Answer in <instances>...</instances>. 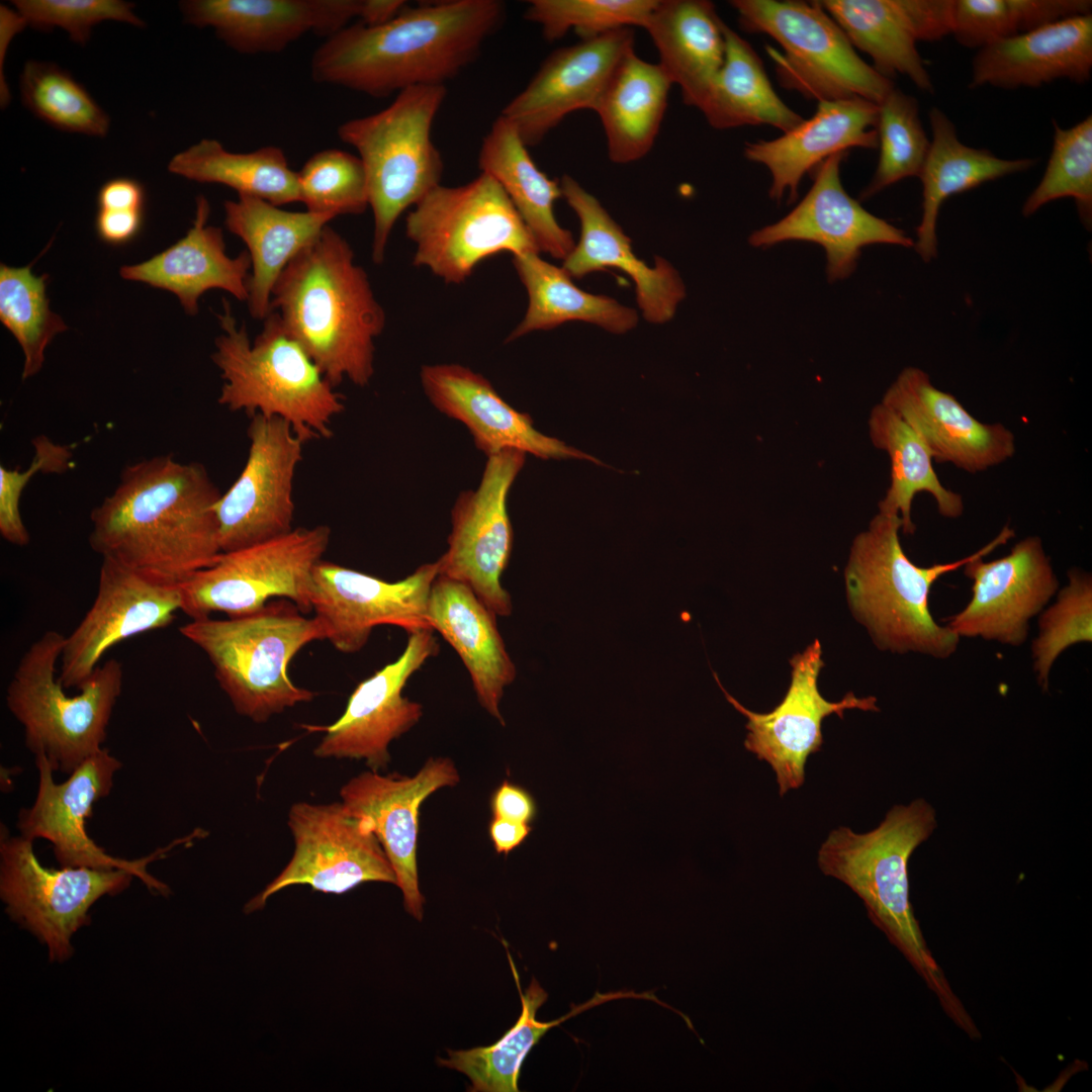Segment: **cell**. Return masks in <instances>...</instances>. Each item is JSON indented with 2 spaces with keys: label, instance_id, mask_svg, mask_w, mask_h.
I'll return each mask as SVG.
<instances>
[{
  "label": "cell",
  "instance_id": "cell-1",
  "mask_svg": "<svg viewBox=\"0 0 1092 1092\" xmlns=\"http://www.w3.org/2000/svg\"><path fill=\"white\" fill-rule=\"evenodd\" d=\"M221 493L206 468L171 455L126 465L90 515L89 544L165 583H181L222 553L214 507Z\"/></svg>",
  "mask_w": 1092,
  "mask_h": 1092
},
{
  "label": "cell",
  "instance_id": "cell-2",
  "mask_svg": "<svg viewBox=\"0 0 1092 1092\" xmlns=\"http://www.w3.org/2000/svg\"><path fill=\"white\" fill-rule=\"evenodd\" d=\"M505 16L499 0L406 4L383 24L356 21L326 38L312 54L310 76L376 98L445 85L476 59Z\"/></svg>",
  "mask_w": 1092,
  "mask_h": 1092
},
{
  "label": "cell",
  "instance_id": "cell-3",
  "mask_svg": "<svg viewBox=\"0 0 1092 1092\" xmlns=\"http://www.w3.org/2000/svg\"><path fill=\"white\" fill-rule=\"evenodd\" d=\"M271 310L334 387L369 383L385 313L351 246L329 224L284 268Z\"/></svg>",
  "mask_w": 1092,
  "mask_h": 1092
},
{
  "label": "cell",
  "instance_id": "cell-4",
  "mask_svg": "<svg viewBox=\"0 0 1092 1092\" xmlns=\"http://www.w3.org/2000/svg\"><path fill=\"white\" fill-rule=\"evenodd\" d=\"M936 826V812L926 800L896 805L867 833L848 827L832 830L819 848L818 866L862 900L873 923L903 953L947 1015L973 1036L978 1029L927 947L910 901V856Z\"/></svg>",
  "mask_w": 1092,
  "mask_h": 1092
},
{
  "label": "cell",
  "instance_id": "cell-5",
  "mask_svg": "<svg viewBox=\"0 0 1092 1092\" xmlns=\"http://www.w3.org/2000/svg\"><path fill=\"white\" fill-rule=\"evenodd\" d=\"M217 314L223 333L211 358L223 383L218 402L232 412L279 418L304 442L328 439L343 397L325 377L280 315L271 310L261 333L250 341L228 300Z\"/></svg>",
  "mask_w": 1092,
  "mask_h": 1092
},
{
  "label": "cell",
  "instance_id": "cell-6",
  "mask_svg": "<svg viewBox=\"0 0 1092 1092\" xmlns=\"http://www.w3.org/2000/svg\"><path fill=\"white\" fill-rule=\"evenodd\" d=\"M899 515L879 512L868 530L853 540L845 568L850 609L878 648L947 659L958 650L961 638L933 619L930 589L939 577L969 562L975 552L921 567L905 554Z\"/></svg>",
  "mask_w": 1092,
  "mask_h": 1092
},
{
  "label": "cell",
  "instance_id": "cell-7",
  "mask_svg": "<svg viewBox=\"0 0 1092 1092\" xmlns=\"http://www.w3.org/2000/svg\"><path fill=\"white\" fill-rule=\"evenodd\" d=\"M179 631L206 654L236 712L255 723L315 696L291 680L289 664L304 646L326 640V632L289 600L240 617L191 620Z\"/></svg>",
  "mask_w": 1092,
  "mask_h": 1092
},
{
  "label": "cell",
  "instance_id": "cell-8",
  "mask_svg": "<svg viewBox=\"0 0 1092 1092\" xmlns=\"http://www.w3.org/2000/svg\"><path fill=\"white\" fill-rule=\"evenodd\" d=\"M65 638L46 631L20 658L7 687L6 704L24 728L26 747L47 758L54 771L71 774L101 750L113 708L122 691L119 661L99 664L69 696L57 676Z\"/></svg>",
  "mask_w": 1092,
  "mask_h": 1092
},
{
  "label": "cell",
  "instance_id": "cell-9",
  "mask_svg": "<svg viewBox=\"0 0 1092 1092\" xmlns=\"http://www.w3.org/2000/svg\"><path fill=\"white\" fill-rule=\"evenodd\" d=\"M446 96L445 85L413 86L382 110L338 126L339 139L357 151L364 166L375 264L382 263L401 213L441 184L444 163L431 130Z\"/></svg>",
  "mask_w": 1092,
  "mask_h": 1092
},
{
  "label": "cell",
  "instance_id": "cell-10",
  "mask_svg": "<svg viewBox=\"0 0 1092 1092\" xmlns=\"http://www.w3.org/2000/svg\"><path fill=\"white\" fill-rule=\"evenodd\" d=\"M742 29L774 38L768 49L781 85L807 98H862L879 104L895 87L856 53L819 1L733 0Z\"/></svg>",
  "mask_w": 1092,
  "mask_h": 1092
},
{
  "label": "cell",
  "instance_id": "cell-11",
  "mask_svg": "<svg viewBox=\"0 0 1092 1092\" xmlns=\"http://www.w3.org/2000/svg\"><path fill=\"white\" fill-rule=\"evenodd\" d=\"M405 232L417 248L414 265L447 283L464 282L476 265L500 252L539 253L502 186L483 172L464 185L430 191L408 212Z\"/></svg>",
  "mask_w": 1092,
  "mask_h": 1092
},
{
  "label": "cell",
  "instance_id": "cell-12",
  "mask_svg": "<svg viewBox=\"0 0 1092 1092\" xmlns=\"http://www.w3.org/2000/svg\"><path fill=\"white\" fill-rule=\"evenodd\" d=\"M331 539L326 525L297 528L280 537L222 552L217 560L183 582L181 612L191 620L214 612L240 617L263 608L271 599H286L310 613L315 565Z\"/></svg>",
  "mask_w": 1092,
  "mask_h": 1092
},
{
  "label": "cell",
  "instance_id": "cell-13",
  "mask_svg": "<svg viewBox=\"0 0 1092 1092\" xmlns=\"http://www.w3.org/2000/svg\"><path fill=\"white\" fill-rule=\"evenodd\" d=\"M134 875L123 869L43 867L33 841L0 828V897L6 913L47 944L52 962L71 958L72 936L90 922L103 896L123 892Z\"/></svg>",
  "mask_w": 1092,
  "mask_h": 1092
},
{
  "label": "cell",
  "instance_id": "cell-14",
  "mask_svg": "<svg viewBox=\"0 0 1092 1092\" xmlns=\"http://www.w3.org/2000/svg\"><path fill=\"white\" fill-rule=\"evenodd\" d=\"M35 765L38 770L36 798L30 807L18 812L16 826L20 835L32 841L37 838L50 841L56 859L64 868L127 870L152 893L169 894L168 886L149 874L147 868L164 858L181 841L142 858L124 859L107 853L86 831V821L93 814L94 804L111 792L114 775L122 765L119 759L107 748H102L77 766L62 784L54 781V770L44 756H35Z\"/></svg>",
  "mask_w": 1092,
  "mask_h": 1092
},
{
  "label": "cell",
  "instance_id": "cell-15",
  "mask_svg": "<svg viewBox=\"0 0 1092 1092\" xmlns=\"http://www.w3.org/2000/svg\"><path fill=\"white\" fill-rule=\"evenodd\" d=\"M1014 536L1015 531L1004 526L963 566L973 582L972 598L963 610L943 619L958 637L1019 647L1027 640L1030 620L1059 590V579L1037 536L1020 540L999 559L983 560Z\"/></svg>",
  "mask_w": 1092,
  "mask_h": 1092
},
{
  "label": "cell",
  "instance_id": "cell-16",
  "mask_svg": "<svg viewBox=\"0 0 1092 1092\" xmlns=\"http://www.w3.org/2000/svg\"><path fill=\"white\" fill-rule=\"evenodd\" d=\"M287 823L294 840L293 855L246 904V913L262 909L271 896L293 885L338 895L367 882L396 885L392 866L370 822L351 814L342 802L295 803L288 811Z\"/></svg>",
  "mask_w": 1092,
  "mask_h": 1092
},
{
  "label": "cell",
  "instance_id": "cell-17",
  "mask_svg": "<svg viewBox=\"0 0 1092 1092\" xmlns=\"http://www.w3.org/2000/svg\"><path fill=\"white\" fill-rule=\"evenodd\" d=\"M525 455L504 450L488 456L478 487L462 492L452 509L448 549L437 560L438 574L467 585L496 617L513 610L502 585L513 546L507 498Z\"/></svg>",
  "mask_w": 1092,
  "mask_h": 1092
},
{
  "label": "cell",
  "instance_id": "cell-18",
  "mask_svg": "<svg viewBox=\"0 0 1092 1092\" xmlns=\"http://www.w3.org/2000/svg\"><path fill=\"white\" fill-rule=\"evenodd\" d=\"M245 466L214 511L222 552L269 541L293 530V479L305 443L285 421L252 416Z\"/></svg>",
  "mask_w": 1092,
  "mask_h": 1092
},
{
  "label": "cell",
  "instance_id": "cell-19",
  "mask_svg": "<svg viewBox=\"0 0 1092 1092\" xmlns=\"http://www.w3.org/2000/svg\"><path fill=\"white\" fill-rule=\"evenodd\" d=\"M438 563H426L397 581L321 560L314 567L311 609L324 626L326 640L340 652L355 653L380 625L411 634L432 629L427 605Z\"/></svg>",
  "mask_w": 1092,
  "mask_h": 1092
},
{
  "label": "cell",
  "instance_id": "cell-20",
  "mask_svg": "<svg viewBox=\"0 0 1092 1092\" xmlns=\"http://www.w3.org/2000/svg\"><path fill=\"white\" fill-rule=\"evenodd\" d=\"M791 685L783 701L768 713H756L743 707L728 694L714 676L727 701L747 718L748 733L744 746L776 772L779 794L799 789L805 782V765L810 754L821 749L822 720L836 714L843 718L846 709L879 711L875 697L857 698L851 692L839 702L825 700L817 686L823 660L819 640L790 660Z\"/></svg>",
  "mask_w": 1092,
  "mask_h": 1092
},
{
  "label": "cell",
  "instance_id": "cell-21",
  "mask_svg": "<svg viewBox=\"0 0 1092 1092\" xmlns=\"http://www.w3.org/2000/svg\"><path fill=\"white\" fill-rule=\"evenodd\" d=\"M845 154H835L816 167L805 197L783 218L753 232L749 244L762 249L790 241L818 244L825 251L829 282L848 278L866 246L914 247L903 230L869 212L845 191L840 181Z\"/></svg>",
  "mask_w": 1092,
  "mask_h": 1092
},
{
  "label": "cell",
  "instance_id": "cell-22",
  "mask_svg": "<svg viewBox=\"0 0 1092 1092\" xmlns=\"http://www.w3.org/2000/svg\"><path fill=\"white\" fill-rule=\"evenodd\" d=\"M181 610L179 583H165L109 558H102L95 600L65 638L59 679L79 689L114 645L165 628Z\"/></svg>",
  "mask_w": 1092,
  "mask_h": 1092
},
{
  "label": "cell",
  "instance_id": "cell-23",
  "mask_svg": "<svg viewBox=\"0 0 1092 1092\" xmlns=\"http://www.w3.org/2000/svg\"><path fill=\"white\" fill-rule=\"evenodd\" d=\"M433 629L408 634L398 658L358 684L343 715L313 750L321 758L364 759L372 770L385 768L388 746L412 729L423 716V706L403 697L402 691L426 661L439 653Z\"/></svg>",
  "mask_w": 1092,
  "mask_h": 1092
},
{
  "label": "cell",
  "instance_id": "cell-24",
  "mask_svg": "<svg viewBox=\"0 0 1092 1092\" xmlns=\"http://www.w3.org/2000/svg\"><path fill=\"white\" fill-rule=\"evenodd\" d=\"M634 50V31L621 28L554 51L500 115L527 147L538 145L568 114L596 111L623 58Z\"/></svg>",
  "mask_w": 1092,
  "mask_h": 1092
},
{
  "label": "cell",
  "instance_id": "cell-25",
  "mask_svg": "<svg viewBox=\"0 0 1092 1092\" xmlns=\"http://www.w3.org/2000/svg\"><path fill=\"white\" fill-rule=\"evenodd\" d=\"M459 781L452 759L431 757L413 777L371 769L352 778L340 791L345 808L370 822L392 866L404 908L419 921L425 903L417 863L420 808L431 794Z\"/></svg>",
  "mask_w": 1092,
  "mask_h": 1092
},
{
  "label": "cell",
  "instance_id": "cell-26",
  "mask_svg": "<svg viewBox=\"0 0 1092 1092\" xmlns=\"http://www.w3.org/2000/svg\"><path fill=\"white\" fill-rule=\"evenodd\" d=\"M854 49L883 76L901 74L932 94L934 85L917 43L951 34L954 0H823Z\"/></svg>",
  "mask_w": 1092,
  "mask_h": 1092
},
{
  "label": "cell",
  "instance_id": "cell-27",
  "mask_svg": "<svg viewBox=\"0 0 1092 1092\" xmlns=\"http://www.w3.org/2000/svg\"><path fill=\"white\" fill-rule=\"evenodd\" d=\"M362 0H184L183 20L211 27L239 54H277L307 33L326 38L359 18Z\"/></svg>",
  "mask_w": 1092,
  "mask_h": 1092
},
{
  "label": "cell",
  "instance_id": "cell-28",
  "mask_svg": "<svg viewBox=\"0 0 1092 1092\" xmlns=\"http://www.w3.org/2000/svg\"><path fill=\"white\" fill-rule=\"evenodd\" d=\"M882 403L918 434L938 463L949 462L975 473L1015 453L1010 430L1001 424L981 423L952 394L936 388L919 368H905L886 391Z\"/></svg>",
  "mask_w": 1092,
  "mask_h": 1092
},
{
  "label": "cell",
  "instance_id": "cell-29",
  "mask_svg": "<svg viewBox=\"0 0 1092 1092\" xmlns=\"http://www.w3.org/2000/svg\"><path fill=\"white\" fill-rule=\"evenodd\" d=\"M421 383L431 403L461 422L475 446L488 456L518 450L542 459L600 461L535 429L532 419L512 407L479 373L458 364L426 365Z\"/></svg>",
  "mask_w": 1092,
  "mask_h": 1092
},
{
  "label": "cell",
  "instance_id": "cell-30",
  "mask_svg": "<svg viewBox=\"0 0 1092 1092\" xmlns=\"http://www.w3.org/2000/svg\"><path fill=\"white\" fill-rule=\"evenodd\" d=\"M878 111L877 103L862 98L821 101L812 117L778 139L746 143L744 156L769 171L771 199L780 202L788 193L794 201L803 177L827 158L853 148L878 149Z\"/></svg>",
  "mask_w": 1092,
  "mask_h": 1092
},
{
  "label": "cell",
  "instance_id": "cell-31",
  "mask_svg": "<svg viewBox=\"0 0 1092 1092\" xmlns=\"http://www.w3.org/2000/svg\"><path fill=\"white\" fill-rule=\"evenodd\" d=\"M1092 73V13L1067 17L978 50L971 88H1036L1057 80L1083 84Z\"/></svg>",
  "mask_w": 1092,
  "mask_h": 1092
},
{
  "label": "cell",
  "instance_id": "cell-32",
  "mask_svg": "<svg viewBox=\"0 0 1092 1092\" xmlns=\"http://www.w3.org/2000/svg\"><path fill=\"white\" fill-rule=\"evenodd\" d=\"M560 186L562 197L580 222L579 241L564 259L562 268L576 278L618 268L634 281L644 317L658 324L669 321L685 296L684 284L672 266L656 257L655 267H648L633 254L630 239L596 197L569 175H563Z\"/></svg>",
  "mask_w": 1092,
  "mask_h": 1092
},
{
  "label": "cell",
  "instance_id": "cell-33",
  "mask_svg": "<svg viewBox=\"0 0 1092 1092\" xmlns=\"http://www.w3.org/2000/svg\"><path fill=\"white\" fill-rule=\"evenodd\" d=\"M209 214L207 198L199 195L193 224L185 237L147 261L122 266L120 276L174 293L191 315L198 312L200 296L210 289H222L238 300H247L249 253L243 251L231 258L221 229L207 224Z\"/></svg>",
  "mask_w": 1092,
  "mask_h": 1092
},
{
  "label": "cell",
  "instance_id": "cell-34",
  "mask_svg": "<svg viewBox=\"0 0 1092 1092\" xmlns=\"http://www.w3.org/2000/svg\"><path fill=\"white\" fill-rule=\"evenodd\" d=\"M427 619L461 658L480 706L505 725L499 704L517 670L496 616L467 585L438 574L430 589Z\"/></svg>",
  "mask_w": 1092,
  "mask_h": 1092
},
{
  "label": "cell",
  "instance_id": "cell-35",
  "mask_svg": "<svg viewBox=\"0 0 1092 1092\" xmlns=\"http://www.w3.org/2000/svg\"><path fill=\"white\" fill-rule=\"evenodd\" d=\"M224 224L246 244L251 259L247 299L251 315L271 312L274 285L287 264L310 245L333 219L324 214L288 211L264 199L238 195L225 200Z\"/></svg>",
  "mask_w": 1092,
  "mask_h": 1092
},
{
  "label": "cell",
  "instance_id": "cell-36",
  "mask_svg": "<svg viewBox=\"0 0 1092 1092\" xmlns=\"http://www.w3.org/2000/svg\"><path fill=\"white\" fill-rule=\"evenodd\" d=\"M724 21L707 0H658L644 26L659 67L684 102L701 109L725 58Z\"/></svg>",
  "mask_w": 1092,
  "mask_h": 1092
},
{
  "label": "cell",
  "instance_id": "cell-37",
  "mask_svg": "<svg viewBox=\"0 0 1092 1092\" xmlns=\"http://www.w3.org/2000/svg\"><path fill=\"white\" fill-rule=\"evenodd\" d=\"M930 147L919 174L922 183V216L916 229L914 249L928 263L937 255L936 223L941 204L949 196L983 183L1024 172L1035 158L1003 159L987 149L965 145L951 119L938 107L929 111Z\"/></svg>",
  "mask_w": 1092,
  "mask_h": 1092
},
{
  "label": "cell",
  "instance_id": "cell-38",
  "mask_svg": "<svg viewBox=\"0 0 1092 1092\" xmlns=\"http://www.w3.org/2000/svg\"><path fill=\"white\" fill-rule=\"evenodd\" d=\"M478 167L502 186L539 251L564 260L575 245L571 233L558 223L553 211L554 202L562 197L560 182L537 167L528 147L502 115L482 141Z\"/></svg>",
  "mask_w": 1092,
  "mask_h": 1092
},
{
  "label": "cell",
  "instance_id": "cell-39",
  "mask_svg": "<svg viewBox=\"0 0 1092 1092\" xmlns=\"http://www.w3.org/2000/svg\"><path fill=\"white\" fill-rule=\"evenodd\" d=\"M671 86L658 64L642 60L634 50L623 58L596 109L614 163L639 160L651 150Z\"/></svg>",
  "mask_w": 1092,
  "mask_h": 1092
},
{
  "label": "cell",
  "instance_id": "cell-40",
  "mask_svg": "<svg viewBox=\"0 0 1092 1092\" xmlns=\"http://www.w3.org/2000/svg\"><path fill=\"white\" fill-rule=\"evenodd\" d=\"M725 58L701 111L718 129L770 125L787 132L803 121L775 91L763 64L748 41L725 22Z\"/></svg>",
  "mask_w": 1092,
  "mask_h": 1092
},
{
  "label": "cell",
  "instance_id": "cell-41",
  "mask_svg": "<svg viewBox=\"0 0 1092 1092\" xmlns=\"http://www.w3.org/2000/svg\"><path fill=\"white\" fill-rule=\"evenodd\" d=\"M511 968L516 980L522 1002V1012L515 1023L496 1042L488 1046L470 1050H448L447 1059H438L439 1065L465 1074L473 1092H516L524 1060L532 1048L552 1027L568 1018L609 1000L634 996V993H596L582 1005L575 1006L559 1019L543 1022L536 1018V1013L547 1000V993L533 979L525 992L522 991L519 976L511 957Z\"/></svg>",
  "mask_w": 1092,
  "mask_h": 1092
},
{
  "label": "cell",
  "instance_id": "cell-42",
  "mask_svg": "<svg viewBox=\"0 0 1092 1092\" xmlns=\"http://www.w3.org/2000/svg\"><path fill=\"white\" fill-rule=\"evenodd\" d=\"M513 264L527 289L529 305L508 341L533 331L551 330L570 321L596 324L618 334L637 324L635 310L611 297L581 290L562 267L546 262L538 253L516 255Z\"/></svg>",
  "mask_w": 1092,
  "mask_h": 1092
},
{
  "label": "cell",
  "instance_id": "cell-43",
  "mask_svg": "<svg viewBox=\"0 0 1092 1092\" xmlns=\"http://www.w3.org/2000/svg\"><path fill=\"white\" fill-rule=\"evenodd\" d=\"M167 168L188 180L225 185L238 195L258 197L277 206L300 201L298 174L279 147L235 153L216 140L203 139L173 156Z\"/></svg>",
  "mask_w": 1092,
  "mask_h": 1092
},
{
  "label": "cell",
  "instance_id": "cell-44",
  "mask_svg": "<svg viewBox=\"0 0 1092 1092\" xmlns=\"http://www.w3.org/2000/svg\"><path fill=\"white\" fill-rule=\"evenodd\" d=\"M869 431L873 444L885 450L891 461V485L879 503V512L901 514L902 531L913 534V497L928 492L942 517L959 518L964 512L961 494L945 488L932 466L930 451L918 434L892 408L879 403L871 412Z\"/></svg>",
  "mask_w": 1092,
  "mask_h": 1092
},
{
  "label": "cell",
  "instance_id": "cell-45",
  "mask_svg": "<svg viewBox=\"0 0 1092 1092\" xmlns=\"http://www.w3.org/2000/svg\"><path fill=\"white\" fill-rule=\"evenodd\" d=\"M19 90L23 106L59 130L96 138L109 131V115L70 72L55 63L27 61Z\"/></svg>",
  "mask_w": 1092,
  "mask_h": 1092
},
{
  "label": "cell",
  "instance_id": "cell-46",
  "mask_svg": "<svg viewBox=\"0 0 1092 1092\" xmlns=\"http://www.w3.org/2000/svg\"><path fill=\"white\" fill-rule=\"evenodd\" d=\"M1091 9L1090 0H954L951 34L961 46L980 50Z\"/></svg>",
  "mask_w": 1092,
  "mask_h": 1092
},
{
  "label": "cell",
  "instance_id": "cell-47",
  "mask_svg": "<svg viewBox=\"0 0 1092 1092\" xmlns=\"http://www.w3.org/2000/svg\"><path fill=\"white\" fill-rule=\"evenodd\" d=\"M31 266L0 265V322L23 351L22 379L41 369L48 345L57 334L68 329L63 318L50 308L49 275H34Z\"/></svg>",
  "mask_w": 1092,
  "mask_h": 1092
},
{
  "label": "cell",
  "instance_id": "cell-48",
  "mask_svg": "<svg viewBox=\"0 0 1092 1092\" xmlns=\"http://www.w3.org/2000/svg\"><path fill=\"white\" fill-rule=\"evenodd\" d=\"M879 160L859 198L867 200L908 177L919 176L930 147L917 99L894 87L878 104Z\"/></svg>",
  "mask_w": 1092,
  "mask_h": 1092
},
{
  "label": "cell",
  "instance_id": "cell-49",
  "mask_svg": "<svg viewBox=\"0 0 1092 1092\" xmlns=\"http://www.w3.org/2000/svg\"><path fill=\"white\" fill-rule=\"evenodd\" d=\"M1052 152L1037 186L1022 205V215L1035 213L1044 204L1065 197L1075 200L1081 222L1092 225V116L1069 128L1053 120Z\"/></svg>",
  "mask_w": 1092,
  "mask_h": 1092
},
{
  "label": "cell",
  "instance_id": "cell-50",
  "mask_svg": "<svg viewBox=\"0 0 1092 1092\" xmlns=\"http://www.w3.org/2000/svg\"><path fill=\"white\" fill-rule=\"evenodd\" d=\"M1068 583L1056 602L1038 615V631L1031 643L1033 670L1041 690L1048 691L1051 669L1069 647L1092 642V575L1069 569Z\"/></svg>",
  "mask_w": 1092,
  "mask_h": 1092
},
{
  "label": "cell",
  "instance_id": "cell-51",
  "mask_svg": "<svg viewBox=\"0 0 1092 1092\" xmlns=\"http://www.w3.org/2000/svg\"><path fill=\"white\" fill-rule=\"evenodd\" d=\"M658 0H532L525 19L538 24L550 41L575 31L582 39L613 30L644 28Z\"/></svg>",
  "mask_w": 1092,
  "mask_h": 1092
},
{
  "label": "cell",
  "instance_id": "cell-52",
  "mask_svg": "<svg viewBox=\"0 0 1092 1092\" xmlns=\"http://www.w3.org/2000/svg\"><path fill=\"white\" fill-rule=\"evenodd\" d=\"M298 174L300 202L309 212L356 215L369 206L363 163L358 156L339 149H325L310 156Z\"/></svg>",
  "mask_w": 1092,
  "mask_h": 1092
},
{
  "label": "cell",
  "instance_id": "cell-53",
  "mask_svg": "<svg viewBox=\"0 0 1092 1092\" xmlns=\"http://www.w3.org/2000/svg\"><path fill=\"white\" fill-rule=\"evenodd\" d=\"M11 4L31 28L48 31L60 27L80 46L87 44L92 28L103 21L145 26L133 11L134 4L122 0H13Z\"/></svg>",
  "mask_w": 1092,
  "mask_h": 1092
},
{
  "label": "cell",
  "instance_id": "cell-54",
  "mask_svg": "<svg viewBox=\"0 0 1092 1092\" xmlns=\"http://www.w3.org/2000/svg\"><path fill=\"white\" fill-rule=\"evenodd\" d=\"M32 445L34 455L25 471L0 467V534L7 542L17 546L27 545L30 541L20 515L23 488L37 472H65L73 456L69 446L54 443L47 436L35 437Z\"/></svg>",
  "mask_w": 1092,
  "mask_h": 1092
},
{
  "label": "cell",
  "instance_id": "cell-55",
  "mask_svg": "<svg viewBox=\"0 0 1092 1092\" xmlns=\"http://www.w3.org/2000/svg\"><path fill=\"white\" fill-rule=\"evenodd\" d=\"M144 210L98 209L95 228L101 241L120 246L131 242L142 231Z\"/></svg>",
  "mask_w": 1092,
  "mask_h": 1092
},
{
  "label": "cell",
  "instance_id": "cell-56",
  "mask_svg": "<svg viewBox=\"0 0 1092 1092\" xmlns=\"http://www.w3.org/2000/svg\"><path fill=\"white\" fill-rule=\"evenodd\" d=\"M492 817L530 823L536 815V804L531 794L518 785L504 781L494 791L490 801Z\"/></svg>",
  "mask_w": 1092,
  "mask_h": 1092
},
{
  "label": "cell",
  "instance_id": "cell-57",
  "mask_svg": "<svg viewBox=\"0 0 1092 1092\" xmlns=\"http://www.w3.org/2000/svg\"><path fill=\"white\" fill-rule=\"evenodd\" d=\"M146 192L136 180L118 177L105 182L97 195L98 209L144 210Z\"/></svg>",
  "mask_w": 1092,
  "mask_h": 1092
},
{
  "label": "cell",
  "instance_id": "cell-58",
  "mask_svg": "<svg viewBox=\"0 0 1092 1092\" xmlns=\"http://www.w3.org/2000/svg\"><path fill=\"white\" fill-rule=\"evenodd\" d=\"M27 26L26 20L17 11L0 5V103L5 108L10 102V92L4 75V62L9 43L14 35Z\"/></svg>",
  "mask_w": 1092,
  "mask_h": 1092
},
{
  "label": "cell",
  "instance_id": "cell-59",
  "mask_svg": "<svg viewBox=\"0 0 1092 1092\" xmlns=\"http://www.w3.org/2000/svg\"><path fill=\"white\" fill-rule=\"evenodd\" d=\"M532 828L529 823L492 817L489 824V835L497 853L508 854L521 845L530 834Z\"/></svg>",
  "mask_w": 1092,
  "mask_h": 1092
},
{
  "label": "cell",
  "instance_id": "cell-60",
  "mask_svg": "<svg viewBox=\"0 0 1092 1092\" xmlns=\"http://www.w3.org/2000/svg\"><path fill=\"white\" fill-rule=\"evenodd\" d=\"M406 4L402 0H362L357 22L367 26L383 24L394 18Z\"/></svg>",
  "mask_w": 1092,
  "mask_h": 1092
}]
</instances>
